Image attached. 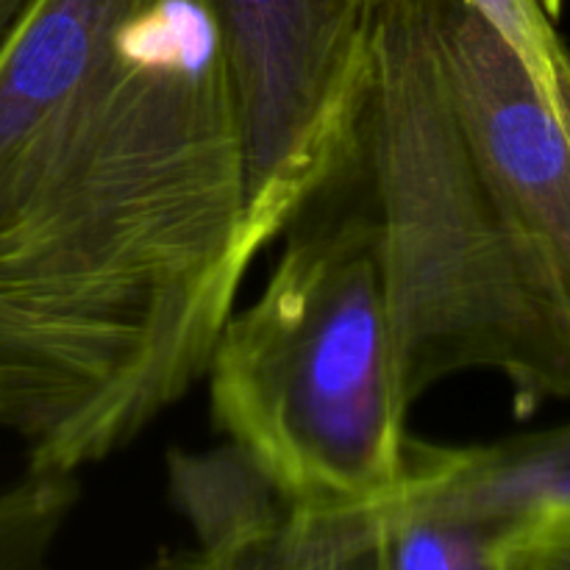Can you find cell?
<instances>
[{
  "label": "cell",
  "instance_id": "cell-9",
  "mask_svg": "<svg viewBox=\"0 0 570 570\" xmlns=\"http://www.w3.org/2000/svg\"><path fill=\"white\" fill-rule=\"evenodd\" d=\"M507 45L570 139V53L540 0H465Z\"/></svg>",
  "mask_w": 570,
  "mask_h": 570
},
{
  "label": "cell",
  "instance_id": "cell-8",
  "mask_svg": "<svg viewBox=\"0 0 570 570\" xmlns=\"http://www.w3.org/2000/svg\"><path fill=\"white\" fill-rule=\"evenodd\" d=\"M78 495L76 476L50 473H26L0 490V570H50Z\"/></svg>",
  "mask_w": 570,
  "mask_h": 570
},
{
  "label": "cell",
  "instance_id": "cell-11",
  "mask_svg": "<svg viewBox=\"0 0 570 570\" xmlns=\"http://www.w3.org/2000/svg\"><path fill=\"white\" fill-rule=\"evenodd\" d=\"M493 570H570V515L540 518L499 534Z\"/></svg>",
  "mask_w": 570,
  "mask_h": 570
},
{
  "label": "cell",
  "instance_id": "cell-5",
  "mask_svg": "<svg viewBox=\"0 0 570 570\" xmlns=\"http://www.w3.org/2000/svg\"><path fill=\"white\" fill-rule=\"evenodd\" d=\"M426 6L473 154L570 337V139L510 45L465 0Z\"/></svg>",
  "mask_w": 570,
  "mask_h": 570
},
{
  "label": "cell",
  "instance_id": "cell-4",
  "mask_svg": "<svg viewBox=\"0 0 570 570\" xmlns=\"http://www.w3.org/2000/svg\"><path fill=\"white\" fill-rule=\"evenodd\" d=\"M384 0H209L245 165V267L354 154Z\"/></svg>",
  "mask_w": 570,
  "mask_h": 570
},
{
  "label": "cell",
  "instance_id": "cell-12",
  "mask_svg": "<svg viewBox=\"0 0 570 570\" xmlns=\"http://www.w3.org/2000/svg\"><path fill=\"white\" fill-rule=\"evenodd\" d=\"M28 0H0V39L6 37V31L11 28V22L17 20L22 9H26Z\"/></svg>",
  "mask_w": 570,
  "mask_h": 570
},
{
  "label": "cell",
  "instance_id": "cell-6",
  "mask_svg": "<svg viewBox=\"0 0 570 570\" xmlns=\"http://www.w3.org/2000/svg\"><path fill=\"white\" fill-rule=\"evenodd\" d=\"M393 504L462 518L495 538L540 518L570 515V423L468 449L412 440Z\"/></svg>",
  "mask_w": 570,
  "mask_h": 570
},
{
  "label": "cell",
  "instance_id": "cell-2",
  "mask_svg": "<svg viewBox=\"0 0 570 570\" xmlns=\"http://www.w3.org/2000/svg\"><path fill=\"white\" fill-rule=\"evenodd\" d=\"M376 239L406 404L456 373L518 415L570 399V337L479 165L426 0H384L354 154L337 178Z\"/></svg>",
  "mask_w": 570,
  "mask_h": 570
},
{
  "label": "cell",
  "instance_id": "cell-7",
  "mask_svg": "<svg viewBox=\"0 0 570 570\" xmlns=\"http://www.w3.org/2000/svg\"><path fill=\"white\" fill-rule=\"evenodd\" d=\"M167 471L173 504L193 523L204 549L267 543L295 515L267 473L234 443L204 454L173 451Z\"/></svg>",
  "mask_w": 570,
  "mask_h": 570
},
{
  "label": "cell",
  "instance_id": "cell-13",
  "mask_svg": "<svg viewBox=\"0 0 570 570\" xmlns=\"http://www.w3.org/2000/svg\"><path fill=\"white\" fill-rule=\"evenodd\" d=\"M540 3H543V9L549 11L551 20H557V17L562 14V3H566V0H540Z\"/></svg>",
  "mask_w": 570,
  "mask_h": 570
},
{
  "label": "cell",
  "instance_id": "cell-3",
  "mask_svg": "<svg viewBox=\"0 0 570 570\" xmlns=\"http://www.w3.org/2000/svg\"><path fill=\"white\" fill-rule=\"evenodd\" d=\"M217 429L301 515L379 510L410 465L376 239L340 204L289 226L265 289L223 326L206 365Z\"/></svg>",
  "mask_w": 570,
  "mask_h": 570
},
{
  "label": "cell",
  "instance_id": "cell-1",
  "mask_svg": "<svg viewBox=\"0 0 570 570\" xmlns=\"http://www.w3.org/2000/svg\"><path fill=\"white\" fill-rule=\"evenodd\" d=\"M209 0H28L0 39V426L76 476L189 393L248 276Z\"/></svg>",
  "mask_w": 570,
  "mask_h": 570
},
{
  "label": "cell",
  "instance_id": "cell-10",
  "mask_svg": "<svg viewBox=\"0 0 570 570\" xmlns=\"http://www.w3.org/2000/svg\"><path fill=\"white\" fill-rule=\"evenodd\" d=\"M334 521L321 515H298L282 534L248 549H204L173 551L159 557L148 570H312L328 546Z\"/></svg>",
  "mask_w": 570,
  "mask_h": 570
}]
</instances>
